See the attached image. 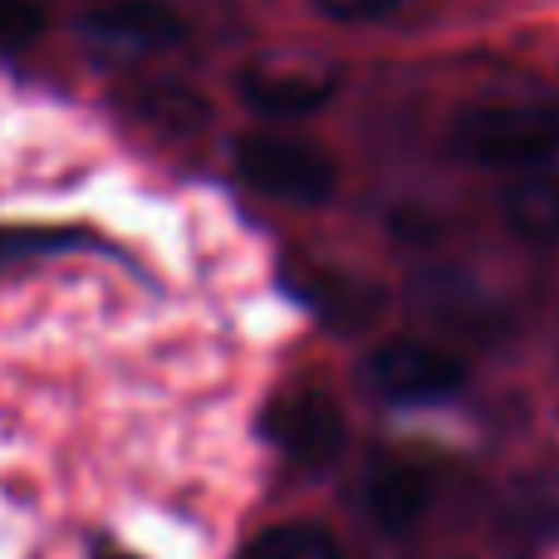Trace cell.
Segmentation results:
<instances>
[{"label": "cell", "instance_id": "5", "mask_svg": "<svg viewBox=\"0 0 559 559\" xmlns=\"http://www.w3.org/2000/svg\"><path fill=\"white\" fill-rule=\"evenodd\" d=\"M358 383L388 407H432L466 388V364L432 338H388L364 354Z\"/></svg>", "mask_w": 559, "mask_h": 559}, {"label": "cell", "instance_id": "9", "mask_svg": "<svg viewBox=\"0 0 559 559\" xmlns=\"http://www.w3.org/2000/svg\"><path fill=\"white\" fill-rule=\"evenodd\" d=\"M280 289L305 309L329 334H368L388 314V289L378 280L329 261H285L280 265Z\"/></svg>", "mask_w": 559, "mask_h": 559}, {"label": "cell", "instance_id": "4", "mask_svg": "<svg viewBox=\"0 0 559 559\" xmlns=\"http://www.w3.org/2000/svg\"><path fill=\"white\" fill-rule=\"evenodd\" d=\"M407 299L432 329L462 338V344H496L511 334V309L472 265L427 261L407 280Z\"/></svg>", "mask_w": 559, "mask_h": 559}, {"label": "cell", "instance_id": "10", "mask_svg": "<svg viewBox=\"0 0 559 559\" xmlns=\"http://www.w3.org/2000/svg\"><path fill=\"white\" fill-rule=\"evenodd\" d=\"M437 496H442V466L423 462V456H378L358 486V506H364L368 525L378 535H393V540L413 535L432 515Z\"/></svg>", "mask_w": 559, "mask_h": 559}, {"label": "cell", "instance_id": "14", "mask_svg": "<svg viewBox=\"0 0 559 559\" xmlns=\"http://www.w3.org/2000/svg\"><path fill=\"white\" fill-rule=\"evenodd\" d=\"M329 25L344 29H378V25H407V20L432 15L442 0H309Z\"/></svg>", "mask_w": 559, "mask_h": 559}, {"label": "cell", "instance_id": "17", "mask_svg": "<svg viewBox=\"0 0 559 559\" xmlns=\"http://www.w3.org/2000/svg\"><path fill=\"white\" fill-rule=\"evenodd\" d=\"M88 559H143L138 550H123L118 540H94L88 545Z\"/></svg>", "mask_w": 559, "mask_h": 559}, {"label": "cell", "instance_id": "11", "mask_svg": "<svg viewBox=\"0 0 559 559\" xmlns=\"http://www.w3.org/2000/svg\"><path fill=\"white\" fill-rule=\"evenodd\" d=\"M64 255H123L108 236L79 222H0V275L29 271Z\"/></svg>", "mask_w": 559, "mask_h": 559}, {"label": "cell", "instance_id": "12", "mask_svg": "<svg viewBox=\"0 0 559 559\" xmlns=\"http://www.w3.org/2000/svg\"><path fill=\"white\" fill-rule=\"evenodd\" d=\"M501 216L521 241L531 246H559V153L521 167L506 177Z\"/></svg>", "mask_w": 559, "mask_h": 559}, {"label": "cell", "instance_id": "3", "mask_svg": "<svg viewBox=\"0 0 559 559\" xmlns=\"http://www.w3.org/2000/svg\"><path fill=\"white\" fill-rule=\"evenodd\" d=\"M192 39V25L167 0H104L74 15V45L108 74H138L157 59L177 55Z\"/></svg>", "mask_w": 559, "mask_h": 559}, {"label": "cell", "instance_id": "18", "mask_svg": "<svg viewBox=\"0 0 559 559\" xmlns=\"http://www.w3.org/2000/svg\"><path fill=\"white\" fill-rule=\"evenodd\" d=\"M555 358H559V329H555Z\"/></svg>", "mask_w": 559, "mask_h": 559}, {"label": "cell", "instance_id": "2", "mask_svg": "<svg viewBox=\"0 0 559 559\" xmlns=\"http://www.w3.org/2000/svg\"><path fill=\"white\" fill-rule=\"evenodd\" d=\"M231 173L246 192L280 206H329L338 192V163L324 143L289 128H251L231 143Z\"/></svg>", "mask_w": 559, "mask_h": 559}, {"label": "cell", "instance_id": "15", "mask_svg": "<svg viewBox=\"0 0 559 559\" xmlns=\"http://www.w3.org/2000/svg\"><path fill=\"white\" fill-rule=\"evenodd\" d=\"M241 559H338V540L314 521H285L255 535Z\"/></svg>", "mask_w": 559, "mask_h": 559}, {"label": "cell", "instance_id": "8", "mask_svg": "<svg viewBox=\"0 0 559 559\" xmlns=\"http://www.w3.org/2000/svg\"><path fill=\"white\" fill-rule=\"evenodd\" d=\"M496 559H555L559 555V456L521 466L491 506Z\"/></svg>", "mask_w": 559, "mask_h": 559}, {"label": "cell", "instance_id": "13", "mask_svg": "<svg viewBox=\"0 0 559 559\" xmlns=\"http://www.w3.org/2000/svg\"><path fill=\"white\" fill-rule=\"evenodd\" d=\"M128 108L133 118H143L147 128H157L163 138H192L206 128L212 108H206L202 94H192L187 84H173V79H153V84H138L128 94Z\"/></svg>", "mask_w": 559, "mask_h": 559}, {"label": "cell", "instance_id": "1", "mask_svg": "<svg viewBox=\"0 0 559 559\" xmlns=\"http://www.w3.org/2000/svg\"><path fill=\"white\" fill-rule=\"evenodd\" d=\"M447 147L456 163L511 177L559 153V98H472L466 108H456Z\"/></svg>", "mask_w": 559, "mask_h": 559}, {"label": "cell", "instance_id": "6", "mask_svg": "<svg viewBox=\"0 0 559 559\" xmlns=\"http://www.w3.org/2000/svg\"><path fill=\"white\" fill-rule=\"evenodd\" d=\"M344 88L338 64L314 55H255L236 69V98L265 123H299L329 108Z\"/></svg>", "mask_w": 559, "mask_h": 559}, {"label": "cell", "instance_id": "16", "mask_svg": "<svg viewBox=\"0 0 559 559\" xmlns=\"http://www.w3.org/2000/svg\"><path fill=\"white\" fill-rule=\"evenodd\" d=\"M49 25V10L39 0H0V55H25L39 45Z\"/></svg>", "mask_w": 559, "mask_h": 559}, {"label": "cell", "instance_id": "7", "mask_svg": "<svg viewBox=\"0 0 559 559\" xmlns=\"http://www.w3.org/2000/svg\"><path fill=\"white\" fill-rule=\"evenodd\" d=\"M261 437L295 472H329L348 447V417L324 388H285L265 403Z\"/></svg>", "mask_w": 559, "mask_h": 559}]
</instances>
